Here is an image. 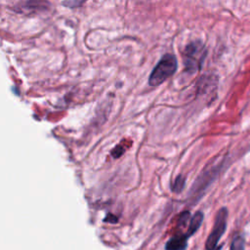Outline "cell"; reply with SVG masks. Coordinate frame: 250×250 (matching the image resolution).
<instances>
[{"instance_id": "2", "label": "cell", "mask_w": 250, "mask_h": 250, "mask_svg": "<svg viewBox=\"0 0 250 250\" xmlns=\"http://www.w3.org/2000/svg\"><path fill=\"white\" fill-rule=\"evenodd\" d=\"M206 53V48L201 41L195 40L189 42L183 53L186 70L188 73H195L198 71L202 66Z\"/></svg>"}, {"instance_id": "4", "label": "cell", "mask_w": 250, "mask_h": 250, "mask_svg": "<svg viewBox=\"0 0 250 250\" xmlns=\"http://www.w3.org/2000/svg\"><path fill=\"white\" fill-rule=\"evenodd\" d=\"M188 235L185 234H177L173 236L167 243V250H185L188 246Z\"/></svg>"}, {"instance_id": "3", "label": "cell", "mask_w": 250, "mask_h": 250, "mask_svg": "<svg viewBox=\"0 0 250 250\" xmlns=\"http://www.w3.org/2000/svg\"><path fill=\"white\" fill-rule=\"evenodd\" d=\"M227 219L228 209L226 207H222L217 212L212 230L207 237L205 243L206 250H218V242L221 239L222 235L225 233L227 228Z\"/></svg>"}, {"instance_id": "1", "label": "cell", "mask_w": 250, "mask_h": 250, "mask_svg": "<svg viewBox=\"0 0 250 250\" xmlns=\"http://www.w3.org/2000/svg\"><path fill=\"white\" fill-rule=\"evenodd\" d=\"M178 67V62L173 54H165L159 60L157 64L152 69L149 77L148 84L152 87H156L172 76Z\"/></svg>"}, {"instance_id": "5", "label": "cell", "mask_w": 250, "mask_h": 250, "mask_svg": "<svg viewBox=\"0 0 250 250\" xmlns=\"http://www.w3.org/2000/svg\"><path fill=\"white\" fill-rule=\"evenodd\" d=\"M204 215L201 211H197L189 220V224H188V232L186 233L188 235V237H189L190 235H192L201 226V223L203 221Z\"/></svg>"}, {"instance_id": "6", "label": "cell", "mask_w": 250, "mask_h": 250, "mask_svg": "<svg viewBox=\"0 0 250 250\" xmlns=\"http://www.w3.org/2000/svg\"><path fill=\"white\" fill-rule=\"evenodd\" d=\"M186 185V178L183 175H178L171 184V190L175 193L181 192Z\"/></svg>"}, {"instance_id": "7", "label": "cell", "mask_w": 250, "mask_h": 250, "mask_svg": "<svg viewBox=\"0 0 250 250\" xmlns=\"http://www.w3.org/2000/svg\"><path fill=\"white\" fill-rule=\"evenodd\" d=\"M230 250H244V238L242 235L236 234L230 244Z\"/></svg>"}]
</instances>
